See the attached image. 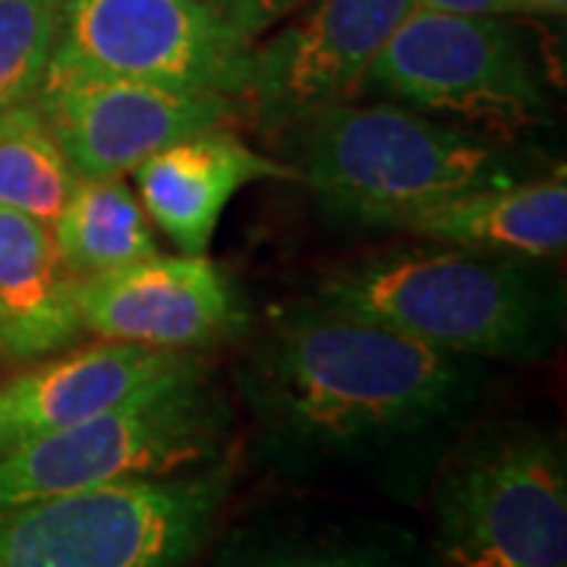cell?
<instances>
[{
  "instance_id": "cell-17",
  "label": "cell",
  "mask_w": 567,
  "mask_h": 567,
  "mask_svg": "<svg viewBox=\"0 0 567 567\" xmlns=\"http://www.w3.org/2000/svg\"><path fill=\"white\" fill-rule=\"evenodd\" d=\"M51 234L76 278L158 256L140 196L121 177H80Z\"/></svg>"
},
{
  "instance_id": "cell-12",
  "label": "cell",
  "mask_w": 567,
  "mask_h": 567,
  "mask_svg": "<svg viewBox=\"0 0 567 567\" xmlns=\"http://www.w3.org/2000/svg\"><path fill=\"white\" fill-rule=\"evenodd\" d=\"M186 360L189 353L95 341L22 369L0 385V457L117 406Z\"/></svg>"
},
{
  "instance_id": "cell-15",
  "label": "cell",
  "mask_w": 567,
  "mask_h": 567,
  "mask_svg": "<svg viewBox=\"0 0 567 567\" xmlns=\"http://www.w3.org/2000/svg\"><path fill=\"white\" fill-rule=\"evenodd\" d=\"M80 338L76 275L51 227L0 208V360H44Z\"/></svg>"
},
{
  "instance_id": "cell-10",
  "label": "cell",
  "mask_w": 567,
  "mask_h": 567,
  "mask_svg": "<svg viewBox=\"0 0 567 567\" xmlns=\"http://www.w3.org/2000/svg\"><path fill=\"white\" fill-rule=\"evenodd\" d=\"M413 7V0H316L252 51L246 95H252L265 130L300 126L357 92Z\"/></svg>"
},
{
  "instance_id": "cell-20",
  "label": "cell",
  "mask_w": 567,
  "mask_h": 567,
  "mask_svg": "<svg viewBox=\"0 0 567 567\" xmlns=\"http://www.w3.org/2000/svg\"><path fill=\"white\" fill-rule=\"evenodd\" d=\"M208 3L230 25H237L246 39H252L265 29H271L284 17H290L297 7H303L306 0H208Z\"/></svg>"
},
{
  "instance_id": "cell-3",
  "label": "cell",
  "mask_w": 567,
  "mask_h": 567,
  "mask_svg": "<svg viewBox=\"0 0 567 567\" xmlns=\"http://www.w3.org/2000/svg\"><path fill=\"white\" fill-rule=\"evenodd\" d=\"M300 126L297 177L341 221L401 227L451 196L502 183L495 148L406 107L338 102Z\"/></svg>"
},
{
  "instance_id": "cell-21",
  "label": "cell",
  "mask_w": 567,
  "mask_h": 567,
  "mask_svg": "<svg viewBox=\"0 0 567 567\" xmlns=\"http://www.w3.org/2000/svg\"><path fill=\"white\" fill-rule=\"evenodd\" d=\"M425 10H442V13H470V17H502L517 13L511 0H413Z\"/></svg>"
},
{
  "instance_id": "cell-2",
  "label": "cell",
  "mask_w": 567,
  "mask_h": 567,
  "mask_svg": "<svg viewBox=\"0 0 567 567\" xmlns=\"http://www.w3.org/2000/svg\"><path fill=\"white\" fill-rule=\"evenodd\" d=\"M312 300L473 360L536 363L561 334V287L527 259L398 246L324 271Z\"/></svg>"
},
{
  "instance_id": "cell-11",
  "label": "cell",
  "mask_w": 567,
  "mask_h": 567,
  "mask_svg": "<svg viewBox=\"0 0 567 567\" xmlns=\"http://www.w3.org/2000/svg\"><path fill=\"white\" fill-rule=\"evenodd\" d=\"M82 331L99 341L186 353L234 334L244 316L205 256H148L76 278Z\"/></svg>"
},
{
  "instance_id": "cell-5",
  "label": "cell",
  "mask_w": 567,
  "mask_h": 567,
  "mask_svg": "<svg viewBox=\"0 0 567 567\" xmlns=\"http://www.w3.org/2000/svg\"><path fill=\"white\" fill-rule=\"evenodd\" d=\"M234 457L0 511V567H186L218 527Z\"/></svg>"
},
{
  "instance_id": "cell-8",
  "label": "cell",
  "mask_w": 567,
  "mask_h": 567,
  "mask_svg": "<svg viewBox=\"0 0 567 567\" xmlns=\"http://www.w3.org/2000/svg\"><path fill=\"white\" fill-rule=\"evenodd\" d=\"M54 58L234 99L249 85L252 39L208 0H66Z\"/></svg>"
},
{
  "instance_id": "cell-22",
  "label": "cell",
  "mask_w": 567,
  "mask_h": 567,
  "mask_svg": "<svg viewBox=\"0 0 567 567\" xmlns=\"http://www.w3.org/2000/svg\"><path fill=\"white\" fill-rule=\"evenodd\" d=\"M517 13H546V17H561L567 0H511Z\"/></svg>"
},
{
  "instance_id": "cell-9",
  "label": "cell",
  "mask_w": 567,
  "mask_h": 567,
  "mask_svg": "<svg viewBox=\"0 0 567 567\" xmlns=\"http://www.w3.org/2000/svg\"><path fill=\"white\" fill-rule=\"evenodd\" d=\"M32 102L76 177H121L186 133L221 126L230 95L85 70L51 54Z\"/></svg>"
},
{
  "instance_id": "cell-7",
  "label": "cell",
  "mask_w": 567,
  "mask_h": 567,
  "mask_svg": "<svg viewBox=\"0 0 567 567\" xmlns=\"http://www.w3.org/2000/svg\"><path fill=\"white\" fill-rule=\"evenodd\" d=\"M363 85L498 140L533 133L551 117L524 41L498 17L413 7Z\"/></svg>"
},
{
  "instance_id": "cell-6",
  "label": "cell",
  "mask_w": 567,
  "mask_h": 567,
  "mask_svg": "<svg viewBox=\"0 0 567 567\" xmlns=\"http://www.w3.org/2000/svg\"><path fill=\"white\" fill-rule=\"evenodd\" d=\"M442 567H567V461L543 425L505 420L451 447L432 480Z\"/></svg>"
},
{
  "instance_id": "cell-18",
  "label": "cell",
  "mask_w": 567,
  "mask_h": 567,
  "mask_svg": "<svg viewBox=\"0 0 567 567\" xmlns=\"http://www.w3.org/2000/svg\"><path fill=\"white\" fill-rule=\"evenodd\" d=\"M76 181L32 99L0 111V208L51 227Z\"/></svg>"
},
{
  "instance_id": "cell-4",
  "label": "cell",
  "mask_w": 567,
  "mask_h": 567,
  "mask_svg": "<svg viewBox=\"0 0 567 567\" xmlns=\"http://www.w3.org/2000/svg\"><path fill=\"white\" fill-rule=\"evenodd\" d=\"M227 439L230 406L212 369L189 357L117 406L3 454L0 511L215 464Z\"/></svg>"
},
{
  "instance_id": "cell-1",
  "label": "cell",
  "mask_w": 567,
  "mask_h": 567,
  "mask_svg": "<svg viewBox=\"0 0 567 567\" xmlns=\"http://www.w3.org/2000/svg\"><path fill=\"white\" fill-rule=\"evenodd\" d=\"M473 357L306 300L278 309L237 365L256 454L293 480L404 486L447 454L483 394Z\"/></svg>"
},
{
  "instance_id": "cell-16",
  "label": "cell",
  "mask_w": 567,
  "mask_h": 567,
  "mask_svg": "<svg viewBox=\"0 0 567 567\" xmlns=\"http://www.w3.org/2000/svg\"><path fill=\"white\" fill-rule=\"evenodd\" d=\"M401 227L429 240L507 259H555L567 246V181L558 167L533 183H495L451 196Z\"/></svg>"
},
{
  "instance_id": "cell-13",
  "label": "cell",
  "mask_w": 567,
  "mask_h": 567,
  "mask_svg": "<svg viewBox=\"0 0 567 567\" xmlns=\"http://www.w3.org/2000/svg\"><path fill=\"white\" fill-rule=\"evenodd\" d=\"M145 215L189 256H203L227 203L256 181H297V171L249 148L237 133H186L133 167Z\"/></svg>"
},
{
  "instance_id": "cell-14",
  "label": "cell",
  "mask_w": 567,
  "mask_h": 567,
  "mask_svg": "<svg viewBox=\"0 0 567 567\" xmlns=\"http://www.w3.org/2000/svg\"><path fill=\"white\" fill-rule=\"evenodd\" d=\"M203 567H442V561L420 533L375 514L268 511L224 533Z\"/></svg>"
},
{
  "instance_id": "cell-19",
  "label": "cell",
  "mask_w": 567,
  "mask_h": 567,
  "mask_svg": "<svg viewBox=\"0 0 567 567\" xmlns=\"http://www.w3.org/2000/svg\"><path fill=\"white\" fill-rule=\"evenodd\" d=\"M66 0H0V111L29 102L58 48Z\"/></svg>"
}]
</instances>
